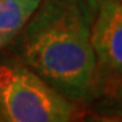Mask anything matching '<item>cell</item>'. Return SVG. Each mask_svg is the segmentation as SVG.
<instances>
[{
    "mask_svg": "<svg viewBox=\"0 0 122 122\" xmlns=\"http://www.w3.org/2000/svg\"><path fill=\"white\" fill-rule=\"evenodd\" d=\"M94 15L86 0H42L11 44L25 65L73 103L94 96Z\"/></svg>",
    "mask_w": 122,
    "mask_h": 122,
    "instance_id": "6da1fadb",
    "label": "cell"
},
{
    "mask_svg": "<svg viewBox=\"0 0 122 122\" xmlns=\"http://www.w3.org/2000/svg\"><path fill=\"white\" fill-rule=\"evenodd\" d=\"M75 103L22 61L0 64L1 122H71Z\"/></svg>",
    "mask_w": 122,
    "mask_h": 122,
    "instance_id": "7a4b0ae2",
    "label": "cell"
},
{
    "mask_svg": "<svg viewBox=\"0 0 122 122\" xmlns=\"http://www.w3.org/2000/svg\"><path fill=\"white\" fill-rule=\"evenodd\" d=\"M91 46L95 56L94 102L122 81V3L106 1L95 10Z\"/></svg>",
    "mask_w": 122,
    "mask_h": 122,
    "instance_id": "3957f363",
    "label": "cell"
},
{
    "mask_svg": "<svg viewBox=\"0 0 122 122\" xmlns=\"http://www.w3.org/2000/svg\"><path fill=\"white\" fill-rule=\"evenodd\" d=\"M42 0H0V48H5L30 20Z\"/></svg>",
    "mask_w": 122,
    "mask_h": 122,
    "instance_id": "277c9868",
    "label": "cell"
},
{
    "mask_svg": "<svg viewBox=\"0 0 122 122\" xmlns=\"http://www.w3.org/2000/svg\"><path fill=\"white\" fill-rule=\"evenodd\" d=\"M94 102H95L94 111L122 114V81Z\"/></svg>",
    "mask_w": 122,
    "mask_h": 122,
    "instance_id": "5b68a950",
    "label": "cell"
},
{
    "mask_svg": "<svg viewBox=\"0 0 122 122\" xmlns=\"http://www.w3.org/2000/svg\"><path fill=\"white\" fill-rule=\"evenodd\" d=\"M81 122H122V114L90 111L84 115Z\"/></svg>",
    "mask_w": 122,
    "mask_h": 122,
    "instance_id": "8992f818",
    "label": "cell"
},
{
    "mask_svg": "<svg viewBox=\"0 0 122 122\" xmlns=\"http://www.w3.org/2000/svg\"><path fill=\"white\" fill-rule=\"evenodd\" d=\"M86 1H87L94 10H96L102 3H106V1H117V3H122V0H86Z\"/></svg>",
    "mask_w": 122,
    "mask_h": 122,
    "instance_id": "52a82bcc",
    "label": "cell"
},
{
    "mask_svg": "<svg viewBox=\"0 0 122 122\" xmlns=\"http://www.w3.org/2000/svg\"><path fill=\"white\" fill-rule=\"evenodd\" d=\"M119 83H121V81H119ZM114 87H115V86H114Z\"/></svg>",
    "mask_w": 122,
    "mask_h": 122,
    "instance_id": "ba28073f",
    "label": "cell"
},
{
    "mask_svg": "<svg viewBox=\"0 0 122 122\" xmlns=\"http://www.w3.org/2000/svg\"><path fill=\"white\" fill-rule=\"evenodd\" d=\"M0 122H1V119H0Z\"/></svg>",
    "mask_w": 122,
    "mask_h": 122,
    "instance_id": "9c48e42d",
    "label": "cell"
}]
</instances>
